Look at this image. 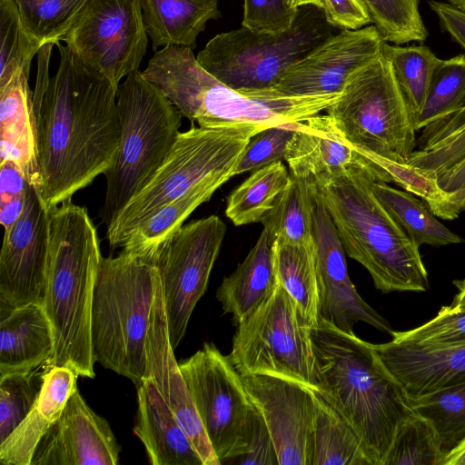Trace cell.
<instances>
[{"mask_svg":"<svg viewBox=\"0 0 465 465\" xmlns=\"http://www.w3.org/2000/svg\"><path fill=\"white\" fill-rule=\"evenodd\" d=\"M56 73L34 94L38 196L46 210L71 200L113 164L121 139L116 92L67 46Z\"/></svg>","mask_w":465,"mask_h":465,"instance_id":"1","label":"cell"},{"mask_svg":"<svg viewBox=\"0 0 465 465\" xmlns=\"http://www.w3.org/2000/svg\"><path fill=\"white\" fill-rule=\"evenodd\" d=\"M318 391L351 424L371 465H384L400 426L414 411L371 343L319 320L312 328Z\"/></svg>","mask_w":465,"mask_h":465,"instance_id":"2","label":"cell"},{"mask_svg":"<svg viewBox=\"0 0 465 465\" xmlns=\"http://www.w3.org/2000/svg\"><path fill=\"white\" fill-rule=\"evenodd\" d=\"M374 178L385 182L372 163L310 183L329 213L345 252L369 272L376 289L384 293L425 292L429 280L420 247L374 194Z\"/></svg>","mask_w":465,"mask_h":465,"instance_id":"3","label":"cell"},{"mask_svg":"<svg viewBox=\"0 0 465 465\" xmlns=\"http://www.w3.org/2000/svg\"><path fill=\"white\" fill-rule=\"evenodd\" d=\"M103 256L87 210L71 200L49 211V248L44 307L54 335L47 366H64L94 378L91 341L94 289Z\"/></svg>","mask_w":465,"mask_h":465,"instance_id":"4","label":"cell"},{"mask_svg":"<svg viewBox=\"0 0 465 465\" xmlns=\"http://www.w3.org/2000/svg\"><path fill=\"white\" fill-rule=\"evenodd\" d=\"M198 126H270L304 122L325 111L340 94L283 96L271 91L242 93L206 72L193 49L169 45L155 52L142 72Z\"/></svg>","mask_w":465,"mask_h":465,"instance_id":"5","label":"cell"},{"mask_svg":"<svg viewBox=\"0 0 465 465\" xmlns=\"http://www.w3.org/2000/svg\"><path fill=\"white\" fill-rule=\"evenodd\" d=\"M156 263L123 250L102 258L94 289L91 341L95 362L138 386L145 377V339Z\"/></svg>","mask_w":465,"mask_h":465,"instance_id":"6","label":"cell"},{"mask_svg":"<svg viewBox=\"0 0 465 465\" xmlns=\"http://www.w3.org/2000/svg\"><path fill=\"white\" fill-rule=\"evenodd\" d=\"M116 102L121 139L104 173L106 192L100 215L106 226L161 166L180 133L183 116L139 70L119 84Z\"/></svg>","mask_w":465,"mask_h":465,"instance_id":"7","label":"cell"},{"mask_svg":"<svg viewBox=\"0 0 465 465\" xmlns=\"http://www.w3.org/2000/svg\"><path fill=\"white\" fill-rule=\"evenodd\" d=\"M323 10L315 5L298 8L292 27L270 34L242 26L213 36L196 60L211 75L225 85L252 93L272 89L298 61L331 35Z\"/></svg>","mask_w":465,"mask_h":465,"instance_id":"8","label":"cell"},{"mask_svg":"<svg viewBox=\"0 0 465 465\" xmlns=\"http://www.w3.org/2000/svg\"><path fill=\"white\" fill-rule=\"evenodd\" d=\"M258 132L250 126H193L179 133L151 180L106 226L111 249L122 247L134 230L154 212L203 181L222 175L232 178V171L245 146Z\"/></svg>","mask_w":465,"mask_h":465,"instance_id":"9","label":"cell"},{"mask_svg":"<svg viewBox=\"0 0 465 465\" xmlns=\"http://www.w3.org/2000/svg\"><path fill=\"white\" fill-rule=\"evenodd\" d=\"M358 151L403 162L415 149V117L382 52L354 72L326 110Z\"/></svg>","mask_w":465,"mask_h":465,"instance_id":"10","label":"cell"},{"mask_svg":"<svg viewBox=\"0 0 465 465\" xmlns=\"http://www.w3.org/2000/svg\"><path fill=\"white\" fill-rule=\"evenodd\" d=\"M229 359L241 375H272L318 391L312 327L278 282L237 325Z\"/></svg>","mask_w":465,"mask_h":465,"instance_id":"11","label":"cell"},{"mask_svg":"<svg viewBox=\"0 0 465 465\" xmlns=\"http://www.w3.org/2000/svg\"><path fill=\"white\" fill-rule=\"evenodd\" d=\"M211 445L221 464L246 450V433L254 410L242 376L229 356L213 343L179 363Z\"/></svg>","mask_w":465,"mask_h":465,"instance_id":"12","label":"cell"},{"mask_svg":"<svg viewBox=\"0 0 465 465\" xmlns=\"http://www.w3.org/2000/svg\"><path fill=\"white\" fill-rule=\"evenodd\" d=\"M147 37L140 0H88L63 41L117 90L124 76L139 69Z\"/></svg>","mask_w":465,"mask_h":465,"instance_id":"13","label":"cell"},{"mask_svg":"<svg viewBox=\"0 0 465 465\" xmlns=\"http://www.w3.org/2000/svg\"><path fill=\"white\" fill-rule=\"evenodd\" d=\"M225 233L226 225L217 215L192 221L173 235L159 257L173 350L183 339L193 309L206 291Z\"/></svg>","mask_w":465,"mask_h":465,"instance_id":"14","label":"cell"},{"mask_svg":"<svg viewBox=\"0 0 465 465\" xmlns=\"http://www.w3.org/2000/svg\"><path fill=\"white\" fill-rule=\"evenodd\" d=\"M49 248V211L29 185L19 219L4 232L0 305L44 303Z\"/></svg>","mask_w":465,"mask_h":465,"instance_id":"15","label":"cell"},{"mask_svg":"<svg viewBox=\"0 0 465 465\" xmlns=\"http://www.w3.org/2000/svg\"><path fill=\"white\" fill-rule=\"evenodd\" d=\"M384 43L373 25L341 29L294 64L268 91L291 97L340 94L350 76L381 53Z\"/></svg>","mask_w":465,"mask_h":465,"instance_id":"16","label":"cell"},{"mask_svg":"<svg viewBox=\"0 0 465 465\" xmlns=\"http://www.w3.org/2000/svg\"><path fill=\"white\" fill-rule=\"evenodd\" d=\"M314 201L313 243L319 288V320L349 333H353L354 325L362 322L391 334L393 331L389 322L358 293L348 273L346 252L336 227L315 195Z\"/></svg>","mask_w":465,"mask_h":465,"instance_id":"17","label":"cell"},{"mask_svg":"<svg viewBox=\"0 0 465 465\" xmlns=\"http://www.w3.org/2000/svg\"><path fill=\"white\" fill-rule=\"evenodd\" d=\"M241 376L270 431L279 465H311L312 390L272 375Z\"/></svg>","mask_w":465,"mask_h":465,"instance_id":"18","label":"cell"},{"mask_svg":"<svg viewBox=\"0 0 465 465\" xmlns=\"http://www.w3.org/2000/svg\"><path fill=\"white\" fill-rule=\"evenodd\" d=\"M159 269V268H158ZM171 345L160 271L145 339L144 379H151L187 434L203 465H221L205 432Z\"/></svg>","mask_w":465,"mask_h":465,"instance_id":"19","label":"cell"},{"mask_svg":"<svg viewBox=\"0 0 465 465\" xmlns=\"http://www.w3.org/2000/svg\"><path fill=\"white\" fill-rule=\"evenodd\" d=\"M120 447L106 420L76 390L41 439L31 465H116Z\"/></svg>","mask_w":465,"mask_h":465,"instance_id":"20","label":"cell"},{"mask_svg":"<svg viewBox=\"0 0 465 465\" xmlns=\"http://www.w3.org/2000/svg\"><path fill=\"white\" fill-rule=\"evenodd\" d=\"M371 346L409 399L465 382V342L391 340L381 344L371 343Z\"/></svg>","mask_w":465,"mask_h":465,"instance_id":"21","label":"cell"},{"mask_svg":"<svg viewBox=\"0 0 465 465\" xmlns=\"http://www.w3.org/2000/svg\"><path fill=\"white\" fill-rule=\"evenodd\" d=\"M284 160L291 174L312 183L372 163L345 139L327 114L295 124Z\"/></svg>","mask_w":465,"mask_h":465,"instance_id":"22","label":"cell"},{"mask_svg":"<svg viewBox=\"0 0 465 465\" xmlns=\"http://www.w3.org/2000/svg\"><path fill=\"white\" fill-rule=\"evenodd\" d=\"M422 129L405 162L433 173L459 217L465 211V105Z\"/></svg>","mask_w":465,"mask_h":465,"instance_id":"23","label":"cell"},{"mask_svg":"<svg viewBox=\"0 0 465 465\" xmlns=\"http://www.w3.org/2000/svg\"><path fill=\"white\" fill-rule=\"evenodd\" d=\"M29 76L17 70L0 87V162L10 160L21 169L30 185L37 191L39 163L36 119Z\"/></svg>","mask_w":465,"mask_h":465,"instance_id":"24","label":"cell"},{"mask_svg":"<svg viewBox=\"0 0 465 465\" xmlns=\"http://www.w3.org/2000/svg\"><path fill=\"white\" fill-rule=\"evenodd\" d=\"M134 434L143 442L153 465H203L187 434L153 381L137 386Z\"/></svg>","mask_w":465,"mask_h":465,"instance_id":"25","label":"cell"},{"mask_svg":"<svg viewBox=\"0 0 465 465\" xmlns=\"http://www.w3.org/2000/svg\"><path fill=\"white\" fill-rule=\"evenodd\" d=\"M54 350V330L42 303L0 305V376L37 369Z\"/></svg>","mask_w":465,"mask_h":465,"instance_id":"26","label":"cell"},{"mask_svg":"<svg viewBox=\"0 0 465 465\" xmlns=\"http://www.w3.org/2000/svg\"><path fill=\"white\" fill-rule=\"evenodd\" d=\"M78 375L64 366H48L44 371L40 394L33 409L0 443V462L31 465L41 439L60 418L67 401L77 390Z\"/></svg>","mask_w":465,"mask_h":465,"instance_id":"27","label":"cell"},{"mask_svg":"<svg viewBox=\"0 0 465 465\" xmlns=\"http://www.w3.org/2000/svg\"><path fill=\"white\" fill-rule=\"evenodd\" d=\"M276 283L272 244L263 229L244 260L223 278L216 298L237 326L272 294Z\"/></svg>","mask_w":465,"mask_h":465,"instance_id":"28","label":"cell"},{"mask_svg":"<svg viewBox=\"0 0 465 465\" xmlns=\"http://www.w3.org/2000/svg\"><path fill=\"white\" fill-rule=\"evenodd\" d=\"M145 31L156 50L160 46L194 49L209 20L218 19V0H140Z\"/></svg>","mask_w":465,"mask_h":465,"instance_id":"29","label":"cell"},{"mask_svg":"<svg viewBox=\"0 0 465 465\" xmlns=\"http://www.w3.org/2000/svg\"><path fill=\"white\" fill-rule=\"evenodd\" d=\"M230 179L228 175L208 178L162 206L134 230L122 244L123 250L157 264L163 250L185 220Z\"/></svg>","mask_w":465,"mask_h":465,"instance_id":"30","label":"cell"},{"mask_svg":"<svg viewBox=\"0 0 465 465\" xmlns=\"http://www.w3.org/2000/svg\"><path fill=\"white\" fill-rule=\"evenodd\" d=\"M312 396L311 465H371L351 424L322 392Z\"/></svg>","mask_w":465,"mask_h":465,"instance_id":"31","label":"cell"},{"mask_svg":"<svg viewBox=\"0 0 465 465\" xmlns=\"http://www.w3.org/2000/svg\"><path fill=\"white\" fill-rule=\"evenodd\" d=\"M277 282L297 303L312 328L319 322V288L314 243L272 242Z\"/></svg>","mask_w":465,"mask_h":465,"instance_id":"32","label":"cell"},{"mask_svg":"<svg viewBox=\"0 0 465 465\" xmlns=\"http://www.w3.org/2000/svg\"><path fill=\"white\" fill-rule=\"evenodd\" d=\"M314 205L311 183L291 174L287 187L261 221L270 243L274 241L298 245L313 243Z\"/></svg>","mask_w":465,"mask_h":465,"instance_id":"33","label":"cell"},{"mask_svg":"<svg viewBox=\"0 0 465 465\" xmlns=\"http://www.w3.org/2000/svg\"><path fill=\"white\" fill-rule=\"evenodd\" d=\"M371 189L395 221L420 247H435L460 243L463 240L441 223L422 202L409 192L397 190L382 180L374 178Z\"/></svg>","mask_w":465,"mask_h":465,"instance_id":"34","label":"cell"},{"mask_svg":"<svg viewBox=\"0 0 465 465\" xmlns=\"http://www.w3.org/2000/svg\"><path fill=\"white\" fill-rule=\"evenodd\" d=\"M291 174L282 161L252 173L227 198L225 215L235 226L261 222L287 187Z\"/></svg>","mask_w":465,"mask_h":465,"instance_id":"35","label":"cell"},{"mask_svg":"<svg viewBox=\"0 0 465 465\" xmlns=\"http://www.w3.org/2000/svg\"><path fill=\"white\" fill-rule=\"evenodd\" d=\"M381 52L392 65L396 80L416 122L433 73L441 59L423 45L401 46L385 42Z\"/></svg>","mask_w":465,"mask_h":465,"instance_id":"36","label":"cell"},{"mask_svg":"<svg viewBox=\"0 0 465 465\" xmlns=\"http://www.w3.org/2000/svg\"><path fill=\"white\" fill-rule=\"evenodd\" d=\"M28 34L42 46L64 40L88 0H14Z\"/></svg>","mask_w":465,"mask_h":465,"instance_id":"37","label":"cell"},{"mask_svg":"<svg viewBox=\"0 0 465 465\" xmlns=\"http://www.w3.org/2000/svg\"><path fill=\"white\" fill-rule=\"evenodd\" d=\"M408 400L431 423L445 454L465 437V382Z\"/></svg>","mask_w":465,"mask_h":465,"instance_id":"38","label":"cell"},{"mask_svg":"<svg viewBox=\"0 0 465 465\" xmlns=\"http://www.w3.org/2000/svg\"><path fill=\"white\" fill-rule=\"evenodd\" d=\"M465 105V54L440 61L436 67L422 109L418 115L416 130L437 122Z\"/></svg>","mask_w":465,"mask_h":465,"instance_id":"39","label":"cell"},{"mask_svg":"<svg viewBox=\"0 0 465 465\" xmlns=\"http://www.w3.org/2000/svg\"><path fill=\"white\" fill-rule=\"evenodd\" d=\"M375 164L387 183L392 182L425 201L430 210L439 218L454 220L456 215L450 195L438 183L430 170L395 161L373 153L359 152Z\"/></svg>","mask_w":465,"mask_h":465,"instance_id":"40","label":"cell"},{"mask_svg":"<svg viewBox=\"0 0 465 465\" xmlns=\"http://www.w3.org/2000/svg\"><path fill=\"white\" fill-rule=\"evenodd\" d=\"M444 456L431 423L413 412L400 426L384 465H441Z\"/></svg>","mask_w":465,"mask_h":465,"instance_id":"41","label":"cell"},{"mask_svg":"<svg viewBox=\"0 0 465 465\" xmlns=\"http://www.w3.org/2000/svg\"><path fill=\"white\" fill-rule=\"evenodd\" d=\"M383 40L401 45L423 42L428 31L418 7V0H361Z\"/></svg>","mask_w":465,"mask_h":465,"instance_id":"42","label":"cell"},{"mask_svg":"<svg viewBox=\"0 0 465 465\" xmlns=\"http://www.w3.org/2000/svg\"><path fill=\"white\" fill-rule=\"evenodd\" d=\"M0 87L22 69L28 76L31 62L42 45L25 30L14 0H0Z\"/></svg>","mask_w":465,"mask_h":465,"instance_id":"43","label":"cell"},{"mask_svg":"<svg viewBox=\"0 0 465 465\" xmlns=\"http://www.w3.org/2000/svg\"><path fill=\"white\" fill-rule=\"evenodd\" d=\"M43 374L35 369L0 376V443L33 409L40 394Z\"/></svg>","mask_w":465,"mask_h":465,"instance_id":"44","label":"cell"},{"mask_svg":"<svg viewBox=\"0 0 465 465\" xmlns=\"http://www.w3.org/2000/svg\"><path fill=\"white\" fill-rule=\"evenodd\" d=\"M295 124L270 126L252 135L233 167L231 177L247 172L252 173L284 160L289 143L294 134Z\"/></svg>","mask_w":465,"mask_h":465,"instance_id":"45","label":"cell"},{"mask_svg":"<svg viewBox=\"0 0 465 465\" xmlns=\"http://www.w3.org/2000/svg\"><path fill=\"white\" fill-rule=\"evenodd\" d=\"M398 341L459 343L465 342V311L442 306L436 317L407 331H392Z\"/></svg>","mask_w":465,"mask_h":465,"instance_id":"46","label":"cell"},{"mask_svg":"<svg viewBox=\"0 0 465 465\" xmlns=\"http://www.w3.org/2000/svg\"><path fill=\"white\" fill-rule=\"evenodd\" d=\"M297 11L286 0H243L242 26L262 33H282L292 27Z\"/></svg>","mask_w":465,"mask_h":465,"instance_id":"47","label":"cell"},{"mask_svg":"<svg viewBox=\"0 0 465 465\" xmlns=\"http://www.w3.org/2000/svg\"><path fill=\"white\" fill-rule=\"evenodd\" d=\"M230 463L240 465H279L276 450L260 412H252L246 433V450Z\"/></svg>","mask_w":465,"mask_h":465,"instance_id":"48","label":"cell"},{"mask_svg":"<svg viewBox=\"0 0 465 465\" xmlns=\"http://www.w3.org/2000/svg\"><path fill=\"white\" fill-rule=\"evenodd\" d=\"M323 12L328 23L340 29H359L371 23L361 0H323Z\"/></svg>","mask_w":465,"mask_h":465,"instance_id":"49","label":"cell"},{"mask_svg":"<svg viewBox=\"0 0 465 465\" xmlns=\"http://www.w3.org/2000/svg\"><path fill=\"white\" fill-rule=\"evenodd\" d=\"M29 183L13 161L0 162V205L25 201Z\"/></svg>","mask_w":465,"mask_h":465,"instance_id":"50","label":"cell"},{"mask_svg":"<svg viewBox=\"0 0 465 465\" xmlns=\"http://www.w3.org/2000/svg\"><path fill=\"white\" fill-rule=\"evenodd\" d=\"M428 5L438 16L442 30L465 50V11L440 1H429Z\"/></svg>","mask_w":465,"mask_h":465,"instance_id":"51","label":"cell"},{"mask_svg":"<svg viewBox=\"0 0 465 465\" xmlns=\"http://www.w3.org/2000/svg\"><path fill=\"white\" fill-rule=\"evenodd\" d=\"M441 465H465V437L445 454Z\"/></svg>","mask_w":465,"mask_h":465,"instance_id":"52","label":"cell"},{"mask_svg":"<svg viewBox=\"0 0 465 465\" xmlns=\"http://www.w3.org/2000/svg\"><path fill=\"white\" fill-rule=\"evenodd\" d=\"M453 284L458 289V293L455 295L453 302L450 304V307L461 311H465V279L455 280Z\"/></svg>","mask_w":465,"mask_h":465,"instance_id":"53","label":"cell"},{"mask_svg":"<svg viewBox=\"0 0 465 465\" xmlns=\"http://www.w3.org/2000/svg\"><path fill=\"white\" fill-rule=\"evenodd\" d=\"M289 5L294 9H298L303 5H315L323 10V0H286Z\"/></svg>","mask_w":465,"mask_h":465,"instance_id":"54","label":"cell"},{"mask_svg":"<svg viewBox=\"0 0 465 465\" xmlns=\"http://www.w3.org/2000/svg\"><path fill=\"white\" fill-rule=\"evenodd\" d=\"M449 4L454 5L455 7L465 11V0H447Z\"/></svg>","mask_w":465,"mask_h":465,"instance_id":"55","label":"cell"}]
</instances>
